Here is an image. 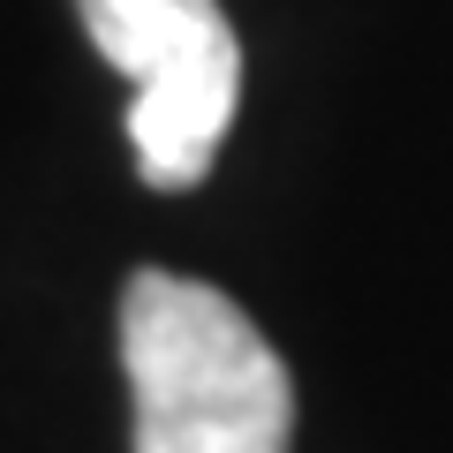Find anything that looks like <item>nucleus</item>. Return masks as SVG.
Masks as SVG:
<instances>
[{"mask_svg":"<svg viewBox=\"0 0 453 453\" xmlns=\"http://www.w3.org/2000/svg\"><path fill=\"white\" fill-rule=\"evenodd\" d=\"M121 371L136 453H288L295 386L234 295L181 273H136L121 295Z\"/></svg>","mask_w":453,"mask_h":453,"instance_id":"1","label":"nucleus"},{"mask_svg":"<svg viewBox=\"0 0 453 453\" xmlns=\"http://www.w3.org/2000/svg\"><path fill=\"white\" fill-rule=\"evenodd\" d=\"M91 46L136 76L129 144L151 189H196L242 106V46L219 0H76Z\"/></svg>","mask_w":453,"mask_h":453,"instance_id":"2","label":"nucleus"}]
</instances>
